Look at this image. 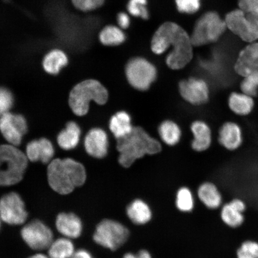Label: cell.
Returning <instances> with one entry per match:
<instances>
[{
  "mask_svg": "<svg viewBox=\"0 0 258 258\" xmlns=\"http://www.w3.org/2000/svg\"><path fill=\"white\" fill-rule=\"evenodd\" d=\"M237 258H258V243L252 240L243 242L237 250Z\"/></svg>",
  "mask_w": 258,
  "mask_h": 258,
  "instance_id": "obj_34",
  "label": "cell"
},
{
  "mask_svg": "<svg viewBox=\"0 0 258 258\" xmlns=\"http://www.w3.org/2000/svg\"><path fill=\"white\" fill-rule=\"evenodd\" d=\"M227 30L224 19L217 12L206 13L196 22L190 36L193 46L200 47L215 43Z\"/></svg>",
  "mask_w": 258,
  "mask_h": 258,
  "instance_id": "obj_5",
  "label": "cell"
},
{
  "mask_svg": "<svg viewBox=\"0 0 258 258\" xmlns=\"http://www.w3.org/2000/svg\"><path fill=\"white\" fill-rule=\"evenodd\" d=\"M21 236L28 246L35 250L48 249L53 241L51 229L39 220L25 225L21 230Z\"/></svg>",
  "mask_w": 258,
  "mask_h": 258,
  "instance_id": "obj_10",
  "label": "cell"
},
{
  "mask_svg": "<svg viewBox=\"0 0 258 258\" xmlns=\"http://www.w3.org/2000/svg\"><path fill=\"white\" fill-rule=\"evenodd\" d=\"M254 2H255V0H237L238 9H240L246 14H250Z\"/></svg>",
  "mask_w": 258,
  "mask_h": 258,
  "instance_id": "obj_38",
  "label": "cell"
},
{
  "mask_svg": "<svg viewBox=\"0 0 258 258\" xmlns=\"http://www.w3.org/2000/svg\"><path fill=\"white\" fill-rule=\"evenodd\" d=\"M137 254L140 258H152L149 251L146 250H141Z\"/></svg>",
  "mask_w": 258,
  "mask_h": 258,
  "instance_id": "obj_40",
  "label": "cell"
},
{
  "mask_svg": "<svg viewBox=\"0 0 258 258\" xmlns=\"http://www.w3.org/2000/svg\"><path fill=\"white\" fill-rule=\"evenodd\" d=\"M47 179L51 188L62 195L72 192L86 180L85 167L72 159H56L48 164Z\"/></svg>",
  "mask_w": 258,
  "mask_h": 258,
  "instance_id": "obj_1",
  "label": "cell"
},
{
  "mask_svg": "<svg viewBox=\"0 0 258 258\" xmlns=\"http://www.w3.org/2000/svg\"><path fill=\"white\" fill-rule=\"evenodd\" d=\"M27 131V120L23 115L10 112L0 115V132L9 144L19 146Z\"/></svg>",
  "mask_w": 258,
  "mask_h": 258,
  "instance_id": "obj_12",
  "label": "cell"
},
{
  "mask_svg": "<svg viewBox=\"0 0 258 258\" xmlns=\"http://www.w3.org/2000/svg\"><path fill=\"white\" fill-rule=\"evenodd\" d=\"M127 217L134 224L144 225L152 218V212L150 206L140 199L135 200L127 206Z\"/></svg>",
  "mask_w": 258,
  "mask_h": 258,
  "instance_id": "obj_23",
  "label": "cell"
},
{
  "mask_svg": "<svg viewBox=\"0 0 258 258\" xmlns=\"http://www.w3.org/2000/svg\"><path fill=\"white\" fill-rule=\"evenodd\" d=\"M28 258H50L48 256L44 255L43 254H36Z\"/></svg>",
  "mask_w": 258,
  "mask_h": 258,
  "instance_id": "obj_43",
  "label": "cell"
},
{
  "mask_svg": "<svg viewBox=\"0 0 258 258\" xmlns=\"http://www.w3.org/2000/svg\"><path fill=\"white\" fill-rule=\"evenodd\" d=\"M250 14L255 15L257 18H258V0H255V2H254L252 10H251V12Z\"/></svg>",
  "mask_w": 258,
  "mask_h": 258,
  "instance_id": "obj_41",
  "label": "cell"
},
{
  "mask_svg": "<svg viewBox=\"0 0 258 258\" xmlns=\"http://www.w3.org/2000/svg\"><path fill=\"white\" fill-rule=\"evenodd\" d=\"M176 206L179 211L183 212H191L195 207V200L192 192L186 187H182L177 191Z\"/></svg>",
  "mask_w": 258,
  "mask_h": 258,
  "instance_id": "obj_30",
  "label": "cell"
},
{
  "mask_svg": "<svg viewBox=\"0 0 258 258\" xmlns=\"http://www.w3.org/2000/svg\"><path fill=\"white\" fill-rule=\"evenodd\" d=\"M194 135L192 148L198 152H203L211 146L212 134L211 127L203 121H196L191 125Z\"/></svg>",
  "mask_w": 258,
  "mask_h": 258,
  "instance_id": "obj_22",
  "label": "cell"
},
{
  "mask_svg": "<svg viewBox=\"0 0 258 258\" xmlns=\"http://www.w3.org/2000/svg\"><path fill=\"white\" fill-rule=\"evenodd\" d=\"M28 158L14 145H0V186L16 184L23 179Z\"/></svg>",
  "mask_w": 258,
  "mask_h": 258,
  "instance_id": "obj_4",
  "label": "cell"
},
{
  "mask_svg": "<svg viewBox=\"0 0 258 258\" xmlns=\"http://www.w3.org/2000/svg\"><path fill=\"white\" fill-rule=\"evenodd\" d=\"M108 99L107 90L98 80L89 79L77 84L70 92L69 105L77 115L83 116L89 110L90 102L104 105Z\"/></svg>",
  "mask_w": 258,
  "mask_h": 258,
  "instance_id": "obj_3",
  "label": "cell"
},
{
  "mask_svg": "<svg viewBox=\"0 0 258 258\" xmlns=\"http://www.w3.org/2000/svg\"><path fill=\"white\" fill-rule=\"evenodd\" d=\"M240 91L256 98L258 95V72H254L242 77Z\"/></svg>",
  "mask_w": 258,
  "mask_h": 258,
  "instance_id": "obj_31",
  "label": "cell"
},
{
  "mask_svg": "<svg viewBox=\"0 0 258 258\" xmlns=\"http://www.w3.org/2000/svg\"><path fill=\"white\" fill-rule=\"evenodd\" d=\"M224 21L227 30L245 43L258 41V18L255 15L237 9L228 13Z\"/></svg>",
  "mask_w": 258,
  "mask_h": 258,
  "instance_id": "obj_7",
  "label": "cell"
},
{
  "mask_svg": "<svg viewBox=\"0 0 258 258\" xmlns=\"http://www.w3.org/2000/svg\"><path fill=\"white\" fill-rule=\"evenodd\" d=\"M182 98L190 104L201 105L206 104L210 98V89L204 80L189 78L181 81L179 85Z\"/></svg>",
  "mask_w": 258,
  "mask_h": 258,
  "instance_id": "obj_13",
  "label": "cell"
},
{
  "mask_svg": "<svg viewBox=\"0 0 258 258\" xmlns=\"http://www.w3.org/2000/svg\"><path fill=\"white\" fill-rule=\"evenodd\" d=\"M3 1L5 2V3H10L11 1H12V0H3Z\"/></svg>",
  "mask_w": 258,
  "mask_h": 258,
  "instance_id": "obj_44",
  "label": "cell"
},
{
  "mask_svg": "<svg viewBox=\"0 0 258 258\" xmlns=\"http://www.w3.org/2000/svg\"><path fill=\"white\" fill-rule=\"evenodd\" d=\"M1 220H2V219H1V218H0V226H1Z\"/></svg>",
  "mask_w": 258,
  "mask_h": 258,
  "instance_id": "obj_45",
  "label": "cell"
},
{
  "mask_svg": "<svg viewBox=\"0 0 258 258\" xmlns=\"http://www.w3.org/2000/svg\"><path fill=\"white\" fill-rule=\"evenodd\" d=\"M27 217L25 203L18 193H9L0 199V218L3 221L18 225L23 224Z\"/></svg>",
  "mask_w": 258,
  "mask_h": 258,
  "instance_id": "obj_11",
  "label": "cell"
},
{
  "mask_svg": "<svg viewBox=\"0 0 258 258\" xmlns=\"http://www.w3.org/2000/svg\"><path fill=\"white\" fill-rule=\"evenodd\" d=\"M86 152L97 159H102L108 153V138L102 128L92 129L87 134L85 140Z\"/></svg>",
  "mask_w": 258,
  "mask_h": 258,
  "instance_id": "obj_16",
  "label": "cell"
},
{
  "mask_svg": "<svg viewBox=\"0 0 258 258\" xmlns=\"http://www.w3.org/2000/svg\"><path fill=\"white\" fill-rule=\"evenodd\" d=\"M172 50L167 56L166 62L170 69H182L192 59L193 45L191 37L179 25L175 24L168 42V48Z\"/></svg>",
  "mask_w": 258,
  "mask_h": 258,
  "instance_id": "obj_6",
  "label": "cell"
},
{
  "mask_svg": "<svg viewBox=\"0 0 258 258\" xmlns=\"http://www.w3.org/2000/svg\"><path fill=\"white\" fill-rule=\"evenodd\" d=\"M227 104L230 110L238 117H247L255 107L254 98L241 91L231 92L228 96Z\"/></svg>",
  "mask_w": 258,
  "mask_h": 258,
  "instance_id": "obj_19",
  "label": "cell"
},
{
  "mask_svg": "<svg viewBox=\"0 0 258 258\" xmlns=\"http://www.w3.org/2000/svg\"><path fill=\"white\" fill-rule=\"evenodd\" d=\"M123 258H140L137 255V254H134L132 253H127L124 254Z\"/></svg>",
  "mask_w": 258,
  "mask_h": 258,
  "instance_id": "obj_42",
  "label": "cell"
},
{
  "mask_svg": "<svg viewBox=\"0 0 258 258\" xmlns=\"http://www.w3.org/2000/svg\"><path fill=\"white\" fill-rule=\"evenodd\" d=\"M159 132L161 140L170 146L178 143L181 137V131L178 125L170 120L163 121L159 126Z\"/></svg>",
  "mask_w": 258,
  "mask_h": 258,
  "instance_id": "obj_29",
  "label": "cell"
},
{
  "mask_svg": "<svg viewBox=\"0 0 258 258\" xmlns=\"http://www.w3.org/2000/svg\"><path fill=\"white\" fill-rule=\"evenodd\" d=\"M125 72L129 84L141 91L149 89L157 78L156 67L143 57L132 58L125 66Z\"/></svg>",
  "mask_w": 258,
  "mask_h": 258,
  "instance_id": "obj_9",
  "label": "cell"
},
{
  "mask_svg": "<svg viewBox=\"0 0 258 258\" xmlns=\"http://www.w3.org/2000/svg\"><path fill=\"white\" fill-rule=\"evenodd\" d=\"M54 154L52 144L46 138L30 142L26 148V156L32 162L41 161L43 163L51 161Z\"/></svg>",
  "mask_w": 258,
  "mask_h": 258,
  "instance_id": "obj_18",
  "label": "cell"
},
{
  "mask_svg": "<svg viewBox=\"0 0 258 258\" xmlns=\"http://www.w3.org/2000/svg\"><path fill=\"white\" fill-rule=\"evenodd\" d=\"M147 6V0H129L127 4L128 12L135 17L148 19L149 18V12Z\"/></svg>",
  "mask_w": 258,
  "mask_h": 258,
  "instance_id": "obj_33",
  "label": "cell"
},
{
  "mask_svg": "<svg viewBox=\"0 0 258 258\" xmlns=\"http://www.w3.org/2000/svg\"><path fill=\"white\" fill-rule=\"evenodd\" d=\"M201 0H176L177 10L182 14H193L198 12L201 6Z\"/></svg>",
  "mask_w": 258,
  "mask_h": 258,
  "instance_id": "obj_35",
  "label": "cell"
},
{
  "mask_svg": "<svg viewBox=\"0 0 258 258\" xmlns=\"http://www.w3.org/2000/svg\"><path fill=\"white\" fill-rule=\"evenodd\" d=\"M198 197L203 204L210 209H218L222 204L221 194L214 183H202L198 189Z\"/></svg>",
  "mask_w": 258,
  "mask_h": 258,
  "instance_id": "obj_24",
  "label": "cell"
},
{
  "mask_svg": "<svg viewBox=\"0 0 258 258\" xmlns=\"http://www.w3.org/2000/svg\"><path fill=\"white\" fill-rule=\"evenodd\" d=\"M117 21L119 27L122 29V30L127 29L131 24V19L129 16L124 12H121L118 14Z\"/></svg>",
  "mask_w": 258,
  "mask_h": 258,
  "instance_id": "obj_37",
  "label": "cell"
},
{
  "mask_svg": "<svg viewBox=\"0 0 258 258\" xmlns=\"http://www.w3.org/2000/svg\"><path fill=\"white\" fill-rule=\"evenodd\" d=\"M56 227L61 234L70 239L79 237L83 230L82 221L73 213H61L58 215L56 220Z\"/></svg>",
  "mask_w": 258,
  "mask_h": 258,
  "instance_id": "obj_21",
  "label": "cell"
},
{
  "mask_svg": "<svg viewBox=\"0 0 258 258\" xmlns=\"http://www.w3.org/2000/svg\"><path fill=\"white\" fill-rule=\"evenodd\" d=\"M41 63L45 72L55 76L69 64V57L62 48H53L44 54Z\"/></svg>",
  "mask_w": 258,
  "mask_h": 258,
  "instance_id": "obj_20",
  "label": "cell"
},
{
  "mask_svg": "<svg viewBox=\"0 0 258 258\" xmlns=\"http://www.w3.org/2000/svg\"><path fill=\"white\" fill-rule=\"evenodd\" d=\"M73 7L81 13H89L101 8L105 0H70Z\"/></svg>",
  "mask_w": 258,
  "mask_h": 258,
  "instance_id": "obj_32",
  "label": "cell"
},
{
  "mask_svg": "<svg viewBox=\"0 0 258 258\" xmlns=\"http://www.w3.org/2000/svg\"><path fill=\"white\" fill-rule=\"evenodd\" d=\"M246 205L240 199H234L222 207L221 212L222 221L229 227H240L244 221V212Z\"/></svg>",
  "mask_w": 258,
  "mask_h": 258,
  "instance_id": "obj_17",
  "label": "cell"
},
{
  "mask_svg": "<svg viewBox=\"0 0 258 258\" xmlns=\"http://www.w3.org/2000/svg\"><path fill=\"white\" fill-rule=\"evenodd\" d=\"M234 71L241 77L258 72V41L247 44L240 51L235 60Z\"/></svg>",
  "mask_w": 258,
  "mask_h": 258,
  "instance_id": "obj_15",
  "label": "cell"
},
{
  "mask_svg": "<svg viewBox=\"0 0 258 258\" xmlns=\"http://www.w3.org/2000/svg\"><path fill=\"white\" fill-rule=\"evenodd\" d=\"M75 250L72 240L68 238H58L48 247L50 258H72Z\"/></svg>",
  "mask_w": 258,
  "mask_h": 258,
  "instance_id": "obj_28",
  "label": "cell"
},
{
  "mask_svg": "<svg viewBox=\"0 0 258 258\" xmlns=\"http://www.w3.org/2000/svg\"><path fill=\"white\" fill-rule=\"evenodd\" d=\"M81 129L76 122H68L66 128L58 135L57 141L59 147L63 150H70L75 148L79 144Z\"/></svg>",
  "mask_w": 258,
  "mask_h": 258,
  "instance_id": "obj_25",
  "label": "cell"
},
{
  "mask_svg": "<svg viewBox=\"0 0 258 258\" xmlns=\"http://www.w3.org/2000/svg\"><path fill=\"white\" fill-rule=\"evenodd\" d=\"M109 128L117 140L127 136L134 128L130 115L122 111L116 113L109 121Z\"/></svg>",
  "mask_w": 258,
  "mask_h": 258,
  "instance_id": "obj_26",
  "label": "cell"
},
{
  "mask_svg": "<svg viewBox=\"0 0 258 258\" xmlns=\"http://www.w3.org/2000/svg\"><path fill=\"white\" fill-rule=\"evenodd\" d=\"M218 141L228 151L233 152L239 150L244 143L243 128L237 122H225L219 128Z\"/></svg>",
  "mask_w": 258,
  "mask_h": 258,
  "instance_id": "obj_14",
  "label": "cell"
},
{
  "mask_svg": "<svg viewBox=\"0 0 258 258\" xmlns=\"http://www.w3.org/2000/svg\"><path fill=\"white\" fill-rule=\"evenodd\" d=\"M72 258H93L88 251L80 249L74 252Z\"/></svg>",
  "mask_w": 258,
  "mask_h": 258,
  "instance_id": "obj_39",
  "label": "cell"
},
{
  "mask_svg": "<svg viewBox=\"0 0 258 258\" xmlns=\"http://www.w3.org/2000/svg\"><path fill=\"white\" fill-rule=\"evenodd\" d=\"M129 237V231L120 222L104 219L97 225L93 240L103 247L115 251L123 246Z\"/></svg>",
  "mask_w": 258,
  "mask_h": 258,
  "instance_id": "obj_8",
  "label": "cell"
},
{
  "mask_svg": "<svg viewBox=\"0 0 258 258\" xmlns=\"http://www.w3.org/2000/svg\"><path fill=\"white\" fill-rule=\"evenodd\" d=\"M117 148L120 153L119 163L124 167H131L145 155L156 154L161 150L159 142L140 127H134L131 134L118 139Z\"/></svg>",
  "mask_w": 258,
  "mask_h": 258,
  "instance_id": "obj_2",
  "label": "cell"
},
{
  "mask_svg": "<svg viewBox=\"0 0 258 258\" xmlns=\"http://www.w3.org/2000/svg\"><path fill=\"white\" fill-rule=\"evenodd\" d=\"M125 35L120 28L114 25H107L103 28L98 35V39L105 46H117L123 43Z\"/></svg>",
  "mask_w": 258,
  "mask_h": 258,
  "instance_id": "obj_27",
  "label": "cell"
},
{
  "mask_svg": "<svg viewBox=\"0 0 258 258\" xmlns=\"http://www.w3.org/2000/svg\"><path fill=\"white\" fill-rule=\"evenodd\" d=\"M14 98L9 89L0 88V115L9 112L14 105Z\"/></svg>",
  "mask_w": 258,
  "mask_h": 258,
  "instance_id": "obj_36",
  "label": "cell"
}]
</instances>
